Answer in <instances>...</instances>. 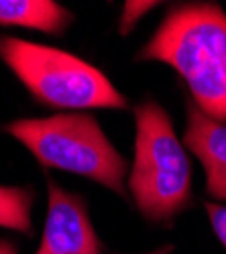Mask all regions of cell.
<instances>
[{"label": "cell", "instance_id": "obj_10", "mask_svg": "<svg viewBox=\"0 0 226 254\" xmlns=\"http://www.w3.org/2000/svg\"><path fill=\"white\" fill-rule=\"evenodd\" d=\"M206 211H208V218H210V224L216 232L218 240L222 242V246L226 248V205H220V203H206Z\"/></svg>", "mask_w": 226, "mask_h": 254}, {"label": "cell", "instance_id": "obj_11", "mask_svg": "<svg viewBox=\"0 0 226 254\" xmlns=\"http://www.w3.org/2000/svg\"><path fill=\"white\" fill-rule=\"evenodd\" d=\"M0 254H18V250L10 240H0Z\"/></svg>", "mask_w": 226, "mask_h": 254}, {"label": "cell", "instance_id": "obj_12", "mask_svg": "<svg viewBox=\"0 0 226 254\" xmlns=\"http://www.w3.org/2000/svg\"><path fill=\"white\" fill-rule=\"evenodd\" d=\"M171 250H173V246L167 244V246H161V248H157L153 252H147V254H171Z\"/></svg>", "mask_w": 226, "mask_h": 254}, {"label": "cell", "instance_id": "obj_2", "mask_svg": "<svg viewBox=\"0 0 226 254\" xmlns=\"http://www.w3.org/2000/svg\"><path fill=\"white\" fill-rule=\"evenodd\" d=\"M135 122L129 191L143 218L167 226L192 203V165L169 114L157 102H141Z\"/></svg>", "mask_w": 226, "mask_h": 254}, {"label": "cell", "instance_id": "obj_5", "mask_svg": "<svg viewBox=\"0 0 226 254\" xmlns=\"http://www.w3.org/2000/svg\"><path fill=\"white\" fill-rule=\"evenodd\" d=\"M35 254H102L86 201L51 179L43 236Z\"/></svg>", "mask_w": 226, "mask_h": 254}, {"label": "cell", "instance_id": "obj_8", "mask_svg": "<svg viewBox=\"0 0 226 254\" xmlns=\"http://www.w3.org/2000/svg\"><path fill=\"white\" fill-rule=\"evenodd\" d=\"M35 191L23 185H0V228L14 230L23 236L33 234V211Z\"/></svg>", "mask_w": 226, "mask_h": 254}, {"label": "cell", "instance_id": "obj_6", "mask_svg": "<svg viewBox=\"0 0 226 254\" xmlns=\"http://www.w3.org/2000/svg\"><path fill=\"white\" fill-rule=\"evenodd\" d=\"M183 142L198 157L206 173V193L226 201V124L208 118L198 106L188 104Z\"/></svg>", "mask_w": 226, "mask_h": 254}, {"label": "cell", "instance_id": "obj_3", "mask_svg": "<svg viewBox=\"0 0 226 254\" xmlns=\"http://www.w3.org/2000/svg\"><path fill=\"white\" fill-rule=\"evenodd\" d=\"M2 130L25 144L43 167L88 177L122 197L127 195L129 165L94 116L72 112L18 118L4 124Z\"/></svg>", "mask_w": 226, "mask_h": 254}, {"label": "cell", "instance_id": "obj_1", "mask_svg": "<svg viewBox=\"0 0 226 254\" xmlns=\"http://www.w3.org/2000/svg\"><path fill=\"white\" fill-rule=\"evenodd\" d=\"M139 59L173 67L198 108L226 122V14L216 2L171 6Z\"/></svg>", "mask_w": 226, "mask_h": 254}, {"label": "cell", "instance_id": "obj_9", "mask_svg": "<svg viewBox=\"0 0 226 254\" xmlns=\"http://www.w3.org/2000/svg\"><path fill=\"white\" fill-rule=\"evenodd\" d=\"M155 6L157 2H127L120 14V35H129L139 20Z\"/></svg>", "mask_w": 226, "mask_h": 254}, {"label": "cell", "instance_id": "obj_7", "mask_svg": "<svg viewBox=\"0 0 226 254\" xmlns=\"http://www.w3.org/2000/svg\"><path fill=\"white\" fill-rule=\"evenodd\" d=\"M74 23V14L53 0H0V25L23 27L61 35Z\"/></svg>", "mask_w": 226, "mask_h": 254}, {"label": "cell", "instance_id": "obj_4", "mask_svg": "<svg viewBox=\"0 0 226 254\" xmlns=\"http://www.w3.org/2000/svg\"><path fill=\"white\" fill-rule=\"evenodd\" d=\"M0 61L41 106L59 110L129 108V100L112 81L74 53L0 35Z\"/></svg>", "mask_w": 226, "mask_h": 254}]
</instances>
